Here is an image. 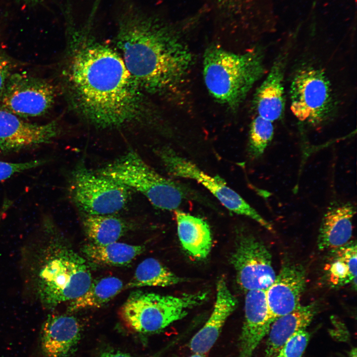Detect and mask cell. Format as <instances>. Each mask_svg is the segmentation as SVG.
<instances>
[{"instance_id":"12","label":"cell","mask_w":357,"mask_h":357,"mask_svg":"<svg viewBox=\"0 0 357 357\" xmlns=\"http://www.w3.org/2000/svg\"><path fill=\"white\" fill-rule=\"evenodd\" d=\"M0 108V152L11 153L52 143L61 133L57 120L45 124L28 122Z\"/></svg>"},{"instance_id":"24","label":"cell","mask_w":357,"mask_h":357,"mask_svg":"<svg viewBox=\"0 0 357 357\" xmlns=\"http://www.w3.org/2000/svg\"><path fill=\"white\" fill-rule=\"evenodd\" d=\"M185 280L172 272L159 260L148 258L137 267L133 276L125 289L142 287H168L184 282Z\"/></svg>"},{"instance_id":"33","label":"cell","mask_w":357,"mask_h":357,"mask_svg":"<svg viewBox=\"0 0 357 357\" xmlns=\"http://www.w3.org/2000/svg\"><path fill=\"white\" fill-rule=\"evenodd\" d=\"M189 357H205V355L199 353H194Z\"/></svg>"},{"instance_id":"26","label":"cell","mask_w":357,"mask_h":357,"mask_svg":"<svg viewBox=\"0 0 357 357\" xmlns=\"http://www.w3.org/2000/svg\"><path fill=\"white\" fill-rule=\"evenodd\" d=\"M274 127L273 122L259 116L251 123L248 151L251 158L260 157L272 140Z\"/></svg>"},{"instance_id":"2","label":"cell","mask_w":357,"mask_h":357,"mask_svg":"<svg viewBox=\"0 0 357 357\" xmlns=\"http://www.w3.org/2000/svg\"><path fill=\"white\" fill-rule=\"evenodd\" d=\"M116 40L132 77L150 93L176 89L192 65V54L176 29L136 7L120 15Z\"/></svg>"},{"instance_id":"21","label":"cell","mask_w":357,"mask_h":357,"mask_svg":"<svg viewBox=\"0 0 357 357\" xmlns=\"http://www.w3.org/2000/svg\"><path fill=\"white\" fill-rule=\"evenodd\" d=\"M325 267L327 279L332 287L352 284L357 285V245L350 241L338 248L330 250Z\"/></svg>"},{"instance_id":"8","label":"cell","mask_w":357,"mask_h":357,"mask_svg":"<svg viewBox=\"0 0 357 357\" xmlns=\"http://www.w3.org/2000/svg\"><path fill=\"white\" fill-rule=\"evenodd\" d=\"M156 152L163 166L172 176L196 181L231 212L247 217L267 230L273 231L272 225L219 176L213 177L208 175L191 161L170 148L163 147Z\"/></svg>"},{"instance_id":"22","label":"cell","mask_w":357,"mask_h":357,"mask_svg":"<svg viewBox=\"0 0 357 357\" xmlns=\"http://www.w3.org/2000/svg\"><path fill=\"white\" fill-rule=\"evenodd\" d=\"M82 223L88 238L96 245L118 241L129 229L125 219L115 215H90L81 213Z\"/></svg>"},{"instance_id":"14","label":"cell","mask_w":357,"mask_h":357,"mask_svg":"<svg viewBox=\"0 0 357 357\" xmlns=\"http://www.w3.org/2000/svg\"><path fill=\"white\" fill-rule=\"evenodd\" d=\"M272 322L265 290L246 292L244 318L238 339V357H252L261 341L268 334Z\"/></svg>"},{"instance_id":"17","label":"cell","mask_w":357,"mask_h":357,"mask_svg":"<svg viewBox=\"0 0 357 357\" xmlns=\"http://www.w3.org/2000/svg\"><path fill=\"white\" fill-rule=\"evenodd\" d=\"M356 207L350 202L335 203L324 214L320 226L317 245L320 250H332L351 241Z\"/></svg>"},{"instance_id":"13","label":"cell","mask_w":357,"mask_h":357,"mask_svg":"<svg viewBox=\"0 0 357 357\" xmlns=\"http://www.w3.org/2000/svg\"><path fill=\"white\" fill-rule=\"evenodd\" d=\"M305 286V271L301 266L287 264L282 267L273 282L265 290L272 322L301 305Z\"/></svg>"},{"instance_id":"19","label":"cell","mask_w":357,"mask_h":357,"mask_svg":"<svg viewBox=\"0 0 357 357\" xmlns=\"http://www.w3.org/2000/svg\"><path fill=\"white\" fill-rule=\"evenodd\" d=\"M317 311L315 303L300 305L294 311L276 318L272 323L268 333L265 357H275L292 336L306 329Z\"/></svg>"},{"instance_id":"31","label":"cell","mask_w":357,"mask_h":357,"mask_svg":"<svg viewBox=\"0 0 357 357\" xmlns=\"http://www.w3.org/2000/svg\"><path fill=\"white\" fill-rule=\"evenodd\" d=\"M100 357H133L119 351H108L102 354Z\"/></svg>"},{"instance_id":"27","label":"cell","mask_w":357,"mask_h":357,"mask_svg":"<svg viewBox=\"0 0 357 357\" xmlns=\"http://www.w3.org/2000/svg\"><path fill=\"white\" fill-rule=\"evenodd\" d=\"M310 339V334L301 330L292 336L283 345L276 357H301Z\"/></svg>"},{"instance_id":"7","label":"cell","mask_w":357,"mask_h":357,"mask_svg":"<svg viewBox=\"0 0 357 357\" xmlns=\"http://www.w3.org/2000/svg\"><path fill=\"white\" fill-rule=\"evenodd\" d=\"M67 190L69 198L81 213L115 215L127 206L131 189L91 171L81 160L72 170Z\"/></svg>"},{"instance_id":"20","label":"cell","mask_w":357,"mask_h":357,"mask_svg":"<svg viewBox=\"0 0 357 357\" xmlns=\"http://www.w3.org/2000/svg\"><path fill=\"white\" fill-rule=\"evenodd\" d=\"M174 211L178 234L183 249L195 258H206L212 245V234L207 223L179 210Z\"/></svg>"},{"instance_id":"34","label":"cell","mask_w":357,"mask_h":357,"mask_svg":"<svg viewBox=\"0 0 357 357\" xmlns=\"http://www.w3.org/2000/svg\"><path fill=\"white\" fill-rule=\"evenodd\" d=\"M27 2H36L39 0H20Z\"/></svg>"},{"instance_id":"4","label":"cell","mask_w":357,"mask_h":357,"mask_svg":"<svg viewBox=\"0 0 357 357\" xmlns=\"http://www.w3.org/2000/svg\"><path fill=\"white\" fill-rule=\"evenodd\" d=\"M203 63L204 81L210 95L234 109L265 72L263 55L254 50L239 54L211 46L204 53Z\"/></svg>"},{"instance_id":"28","label":"cell","mask_w":357,"mask_h":357,"mask_svg":"<svg viewBox=\"0 0 357 357\" xmlns=\"http://www.w3.org/2000/svg\"><path fill=\"white\" fill-rule=\"evenodd\" d=\"M47 162V160L44 159L33 160L20 163L0 160V181L7 179L16 174L42 166Z\"/></svg>"},{"instance_id":"15","label":"cell","mask_w":357,"mask_h":357,"mask_svg":"<svg viewBox=\"0 0 357 357\" xmlns=\"http://www.w3.org/2000/svg\"><path fill=\"white\" fill-rule=\"evenodd\" d=\"M80 335L79 323L74 316L49 315L40 332L41 351L45 357H67L75 350Z\"/></svg>"},{"instance_id":"6","label":"cell","mask_w":357,"mask_h":357,"mask_svg":"<svg viewBox=\"0 0 357 357\" xmlns=\"http://www.w3.org/2000/svg\"><path fill=\"white\" fill-rule=\"evenodd\" d=\"M208 298L206 292L172 296L137 291L131 293L119 314L133 331L155 333L183 318L189 309L202 304Z\"/></svg>"},{"instance_id":"10","label":"cell","mask_w":357,"mask_h":357,"mask_svg":"<svg viewBox=\"0 0 357 357\" xmlns=\"http://www.w3.org/2000/svg\"><path fill=\"white\" fill-rule=\"evenodd\" d=\"M56 95L55 87L48 81L13 72L0 97V108L21 118L40 117L51 110Z\"/></svg>"},{"instance_id":"30","label":"cell","mask_w":357,"mask_h":357,"mask_svg":"<svg viewBox=\"0 0 357 357\" xmlns=\"http://www.w3.org/2000/svg\"><path fill=\"white\" fill-rule=\"evenodd\" d=\"M221 8L231 14L236 12L239 0H218Z\"/></svg>"},{"instance_id":"3","label":"cell","mask_w":357,"mask_h":357,"mask_svg":"<svg viewBox=\"0 0 357 357\" xmlns=\"http://www.w3.org/2000/svg\"><path fill=\"white\" fill-rule=\"evenodd\" d=\"M57 230L52 219L44 217L22 253L28 286L36 300L47 309L80 297L92 282L85 259L60 242Z\"/></svg>"},{"instance_id":"5","label":"cell","mask_w":357,"mask_h":357,"mask_svg":"<svg viewBox=\"0 0 357 357\" xmlns=\"http://www.w3.org/2000/svg\"><path fill=\"white\" fill-rule=\"evenodd\" d=\"M96 172L139 192L161 210L178 209L190 195L186 186L159 174L133 150L127 151Z\"/></svg>"},{"instance_id":"1","label":"cell","mask_w":357,"mask_h":357,"mask_svg":"<svg viewBox=\"0 0 357 357\" xmlns=\"http://www.w3.org/2000/svg\"><path fill=\"white\" fill-rule=\"evenodd\" d=\"M68 40L62 76L71 106L101 128L121 127L138 117L140 88L121 55L79 32Z\"/></svg>"},{"instance_id":"23","label":"cell","mask_w":357,"mask_h":357,"mask_svg":"<svg viewBox=\"0 0 357 357\" xmlns=\"http://www.w3.org/2000/svg\"><path fill=\"white\" fill-rule=\"evenodd\" d=\"M144 250L143 245L118 241L104 245L90 242L82 249L85 256L95 263L119 266L130 263Z\"/></svg>"},{"instance_id":"18","label":"cell","mask_w":357,"mask_h":357,"mask_svg":"<svg viewBox=\"0 0 357 357\" xmlns=\"http://www.w3.org/2000/svg\"><path fill=\"white\" fill-rule=\"evenodd\" d=\"M284 71L285 62L280 58L274 62L254 98L258 116L273 122L280 119L284 112Z\"/></svg>"},{"instance_id":"25","label":"cell","mask_w":357,"mask_h":357,"mask_svg":"<svg viewBox=\"0 0 357 357\" xmlns=\"http://www.w3.org/2000/svg\"><path fill=\"white\" fill-rule=\"evenodd\" d=\"M123 287L122 281L113 276L104 277L92 282L84 294L71 301L68 310L72 311L100 307L118 295Z\"/></svg>"},{"instance_id":"11","label":"cell","mask_w":357,"mask_h":357,"mask_svg":"<svg viewBox=\"0 0 357 357\" xmlns=\"http://www.w3.org/2000/svg\"><path fill=\"white\" fill-rule=\"evenodd\" d=\"M230 260L237 282L245 293L265 290L275 280L276 274L269 250L261 240L249 233L241 232L238 235Z\"/></svg>"},{"instance_id":"32","label":"cell","mask_w":357,"mask_h":357,"mask_svg":"<svg viewBox=\"0 0 357 357\" xmlns=\"http://www.w3.org/2000/svg\"><path fill=\"white\" fill-rule=\"evenodd\" d=\"M349 357H357V349L353 348L349 353Z\"/></svg>"},{"instance_id":"9","label":"cell","mask_w":357,"mask_h":357,"mask_svg":"<svg viewBox=\"0 0 357 357\" xmlns=\"http://www.w3.org/2000/svg\"><path fill=\"white\" fill-rule=\"evenodd\" d=\"M291 109L299 120L315 124L323 121L332 107L328 78L321 69L306 67L295 75L290 87Z\"/></svg>"},{"instance_id":"29","label":"cell","mask_w":357,"mask_h":357,"mask_svg":"<svg viewBox=\"0 0 357 357\" xmlns=\"http://www.w3.org/2000/svg\"><path fill=\"white\" fill-rule=\"evenodd\" d=\"M14 67L12 59L0 48V97L7 81L13 73Z\"/></svg>"},{"instance_id":"16","label":"cell","mask_w":357,"mask_h":357,"mask_svg":"<svg viewBox=\"0 0 357 357\" xmlns=\"http://www.w3.org/2000/svg\"><path fill=\"white\" fill-rule=\"evenodd\" d=\"M238 300L230 291L224 277L216 285V297L212 312L203 327L193 336L189 347L193 353L205 355L218 339L229 316L236 308Z\"/></svg>"}]
</instances>
